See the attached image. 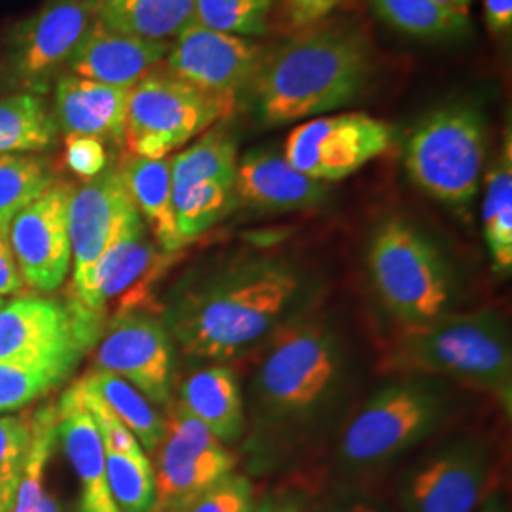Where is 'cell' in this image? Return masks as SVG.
Here are the masks:
<instances>
[{"instance_id":"obj_1","label":"cell","mask_w":512,"mask_h":512,"mask_svg":"<svg viewBox=\"0 0 512 512\" xmlns=\"http://www.w3.org/2000/svg\"><path fill=\"white\" fill-rule=\"evenodd\" d=\"M308 298L310 279L293 262L243 256L184 289L164 323L184 355L222 363L264 344Z\"/></svg>"},{"instance_id":"obj_2","label":"cell","mask_w":512,"mask_h":512,"mask_svg":"<svg viewBox=\"0 0 512 512\" xmlns=\"http://www.w3.org/2000/svg\"><path fill=\"white\" fill-rule=\"evenodd\" d=\"M370 67V44L361 31L315 27L266 50L249 90L258 118L285 126L346 107L363 92Z\"/></svg>"},{"instance_id":"obj_3","label":"cell","mask_w":512,"mask_h":512,"mask_svg":"<svg viewBox=\"0 0 512 512\" xmlns=\"http://www.w3.org/2000/svg\"><path fill=\"white\" fill-rule=\"evenodd\" d=\"M346 376V349L323 317L300 313L264 342L251 397L262 427L293 429L317 418Z\"/></svg>"},{"instance_id":"obj_4","label":"cell","mask_w":512,"mask_h":512,"mask_svg":"<svg viewBox=\"0 0 512 512\" xmlns=\"http://www.w3.org/2000/svg\"><path fill=\"white\" fill-rule=\"evenodd\" d=\"M382 370L450 378L488 393L511 414V334L492 311L444 313L427 325L403 329L385 351Z\"/></svg>"},{"instance_id":"obj_5","label":"cell","mask_w":512,"mask_h":512,"mask_svg":"<svg viewBox=\"0 0 512 512\" xmlns=\"http://www.w3.org/2000/svg\"><path fill=\"white\" fill-rule=\"evenodd\" d=\"M370 281L403 329L421 327L448 313L452 274L437 245L412 222L384 220L368 247Z\"/></svg>"},{"instance_id":"obj_6","label":"cell","mask_w":512,"mask_h":512,"mask_svg":"<svg viewBox=\"0 0 512 512\" xmlns=\"http://www.w3.org/2000/svg\"><path fill=\"white\" fill-rule=\"evenodd\" d=\"M403 156L410 179L427 196L452 209H467L486 164V118L467 103L431 110L408 133Z\"/></svg>"},{"instance_id":"obj_7","label":"cell","mask_w":512,"mask_h":512,"mask_svg":"<svg viewBox=\"0 0 512 512\" xmlns=\"http://www.w3.org/2000/svg\"><path fill=\"white\" fill-rule=\"evenodd\" d=\"M446 391L427 376H404L374 393L349 420L338 459L349 471H370L427 439L446 416Z\"/></svg>"},{"instance_id":"obj_8","label":"cell","mask_w":512,"mask_h":512,"mask_svg":"<svg viewBox=\"0 0 512 512\" xmlns=\"http://www.w3.org/2000/svg\"><path fill=\"white\" fill-rule=\"evenodd\" d=\"M234 109L236 105L167 73L160 63L129 90L124 145L131 156L167 158Z\"/></svg>"},{"instance_id":"obj_9","label":"cell","mask_w":512,"mask_h":512,"mask_svg":"<svg viewBox=\"0 0 512 512\" xmlns=\"http://www.w3.org/2000/svg\"><path fill=\"white\" fill-rule=\"evenodd\" d=\"M103 327L69 298L23 294L0 308V361L74 372Z\"/></svg>"},{"instance_id":"obj_10","label":"cell","mask_w":512,"mask_h":512,"mask_svg":"<svg viewBox=\"0 0 512 512\" xmlns=\"http://www.w3.org/2000/svg\"><path fill=\"white\" fill-rule=\"evenodd\" d=\"M95 21L92 0H46L14 25L4 42L0 74L14 93L46 97L67 73L80 40Z\"/></svg>"},{"instance_id":"obj_11","label":"cell","mask_w":512,"mask_h":512,"mask_svg":"<svg viewBox=\"0 0 512 512\" xmlns=\"http://www.w3.org/2000/svg\"><path fill=\"white\" fill-rule=\"evenodd\" d=\"M169 256L156 245L143 219L133 220L99 256L84 285L69 291L67 298L105 330L110 319L141 310Z\"/></svg>"},{"instance_id":"obj_12","label":"cell","mask_w":512,"mask_h":512,"mask_svg":"<svg viewBox=\"0 0 512 512\" xmlns=\"http://www.w3.org/2000/svg\"><path fill=\"white\" fill-rule=\"evenodd\" d=\"M156 454V499L150 512L190 511L236 465L226 444L179 404L165 420L164 440Z\"/></svg>"},{"instance_id":"obj_13","label":"cell","mask_w":512,"mask_h":512,"mask_svg":"<svg viewBox=\"0 0 512 512\" xmlns=\"http://www.w3.org/2000/svg\"><path fill=\"white\" fill-rule=\"evenodd\" d=\"M395 131L365 112L321 116L289 133L283 156L294 169L321 183L342 181L385 154Z\"/></svg>"},{"instance_id":"obj_14","label":"cell","mask_w":512,"mask_h":512,"mask_svg":"<svg viewBox=\"0 0 512 512\" xmlns=\"http://www.w3.org/2000/svg\"><path fill=\"white\" fill-rule=\"evenodd\" d=\"M492 458L484 442L463 437L420 459L404 476V512H476L490 492Z\"/></svg>"},{"instance_id":"obj_15","label":"cell","mask_w":512,"mask_h":512,"mask_svg":"<svg viewBox=\"0 0 512 512\" xmlns=\"http://www.w3.org/2000/svg\"><path fill=\"white\" fill-rule=\"evenodd\" d=\"M74 188V184L57 179L10 224L8 243L19 275L25 287L37 293L57 291L71 270L69 207Z\"/></svg>"},{"instance_id":"obj_16","label":"cell","mask_w":512,"mask_h":512,"mask_svg":"<svg viewBox=\"0 0 512 512\" xmlns=\"http://www.w3.org/2000/svg\"><path fill=\"white\" fill-rule=\"evenodd\" d=\"M264 52L253 38L220 33L190 21L171 40L162 67L194 88L238 105L239 93L249 90Z\"/></svg>"},{"instance_id":"obj_17","label":"cell","mask_w":512,"mask_h":512,"mask_svg":"<svg viewBox=\"0 0 512 512\" xmlns=\"http://www.w3.org/2000/svg\"><path fill=\"white\" fill-rule=\"evenodd\" d=\"M173 357V338L164 321L147 311H129L107 323L95 349V370L124 378L150 403L167 404Z\"/></svg>"},{"instance_id":"obj_18","label":"cell","mask_w":512,"mask_h":512,"mask_svg":"<svg viewBox=\"0 0 512 512\" xmlns=\"http://www.w3.org/2000/svg\"><path fill=\"white\" fill-rule=\"evenodd\" d=\"M141 219L129 198L118 165L74 188L69 207V236L73 249V281L69 291L84 285L93 264L128 224Z\"/></svg>"},{"instance_id":"obj_19","label":"cell","mask_w":512,"mask_h":512,"mask_svg":"<svg viewBox=\"0 0 512 512\" xmlns=\"http://www.w3.org/2000/svg\"><path fill=\"white\" fill-rule=\"evenodd\" d=\"M57 437L78 478L76 512H120L110 494L105 444L84 403L78 380L57 403Z\"/></svg>"},{"instance_id":"obj_20","label":"cell","mask_w":512,"mask_h":512,"mask_svg":"<svg viewBox=\"0 0 512 512\" xmlns=\"http://www.w3.org/2000/svg\"><path fill=\"white\" fill-rule=\"evenodd\" d=\"M169 48L171 42L120 33L93 21L74 50L67 73L131 90L164 61Z\"/></svg>"},{"instance_id":"obj_21","label":"cell","mask_w":512,"mask_h":512,"mask_svg":"<svg viewBox=\"0 0 512 512\" xmlns=\"http://www.w3.org/2000/svg\"><path fill=\"white\" fill-rule=\"evenodd\" d=\"M329 184L294 169L283 154L255 148L236 167V203L260 211H298L325 202Z\"/></svg>"},{"instance_id":"obj_22","label":"cell","mask_w":512,"mask_h":512,"mask_svg":"<svg viewBox=\"0 0 512 512\" xmlns=\"http://www.w3.org/2000/svg\"><path fill=\"white\" fill-rule=\"evenodd\" d=\"M129 90L61 74L52 88V114L65 135H88L103 143H124Z\"/></svg>"},{"instance_id":"obj_23","label":"cell","mask_w":512,"mask_h":512,"mask_svg":"<svg viewBox=\"0 0 512 512\" xmlns=\"http://www.w3.org/2000/svg\"><path fill=\"white\" fill-rule=\"evenodd\" d=\"M179 406L202 421L224 444L238 442L245 431V404L236 372L230 366L211 365L184 378Z\"/></svg>"},{"instance_id":"obj_24","label":"cell","mask_w":512,"mask_h":512,"mask_svg":"<svg viewBox=\"0 0 512 512\" xmlns=\"http://www.w3.org/2000/svg\"><path fill=\"white\" fill-rule=\"evenodd\" d=\"M118 169L128 188L129 198L147 224L156 245L167 255H175L186 247L179 236L173 211L171 160H152L128 154Z\"/></svg>"},{"instance_id":"obj_25","label":"cell","mask_w":512,"mask_h":512,"mask_svg":"<svg viewBox=\"0 0 512 512\" xmlns=\"http://www.w3.org/2000/svg\"><path fill=\"white\" fill-rule=\"evenodd\" d=\"M95 21L114 31L171 42L194 19V0H92Z\"/></svg>"},{"instance_id":"obj_26","label":"cell","mask_w":512,"mask_h":512,"mask_svg":"<svg viewBox=\"0 0 512 512\" xmlns=\"http://www.w3.org/2000/svg\"><path fill=\"white\" fill-rule=\"evenodd\" d=\"M59 135L46 97L10 93L0 99V156L50 152L57 147Z\"/></svg>"},{"instance_id":"obj_27","label":"cell","mask_w":512,"mask_h":512,"mask_svg":"<svg viewBox=\"0 0 512 512\" xmlns=\"http://www.w3.org/2000/svg\"><path fill=\"white\" fill-rule=\"evenodd\" d=\"M80 382L122 420L147 456L156 454L164 440L165 420L154 403L124 378L105 370L93 368Z\"/></svg>"},{"instance_id":"obj_28","label":"cell","mask_w":512,"mask_h":512,"mask_svg":"<svg viewBox=\"0 0 512 512\" xmlns=\"http://www.w3.org/2000/svg\"><path fill=\"white\" fill-rule=\"evenodd\" d=\"M482 226L494 268L499 274L512 270V143L511 131L486 179Z\"/></svg>"},{"instance_id":"obj_29","label":"cell","mask_w":512,"mask_h":512,"mask_svg":"<svg viewBox=\"0 0 512 512\" xmlns=\"http://www.w3.org/2000/svg\"><path fill=\"white\" fill-rule=\"evenodd\" d=\"M169 160L173 190L207 181L234 183L239 160L238 141L232 131L217 126L207 129L194 145Z\"/></svg>"},{"instance_id":"obj_30","label":"cell","mask_w":512,"mask_h":512,"mask_svg":"<svg viewBox=\"0 0 512 512\" xmlns=\"http://www.w3.org/2000/svg\"><path fill=\"white\" fill-rule=\"evenodd\" d=\"M57 442V404L44 403L33 412V435L18 494L8 512H61L44 486L46 469Z\"/></svg>"},{"instance_id":"obj_31","label":"cell","mask_w":512,"mask_h":512,"mask_svg":"<svg viewBox=\"0 0 512 512\" xmlns=\"http://www.w3.org/2000/svg\"><path fill=\"white\" fill-rule=\"evenodd\" d=\"M55 181L52 162L42 154L0 156V232L6 238L12 220Z\"/></svg>"},{"instance_id":"obj_32","label":"cell","mask_w":512,"mask_h":512,"mask_svg":"<svg viewBox=\"0 0 512 512\" xmlns=\"http://www.w3.org/2000/svg\"><path fill=\"white\" fill-rule=\"evenodd\" d=\"M234 205V183L207 181L173 190L175 222L184 245L215 226Z\"/></svg>"},{"instance_id":"obj_33","label":"cell","mask_w":512,"mask_h":512,"mask_svg":"<svg viewBox=\"0 0 512 512\" xmlns=\"http://www.w3.org/2000/svg\"><path fill=\"white\" fill-rule=\"evenodd\" d=\"M372 6L385 23L412 37H456L469 27L467 16L433 0H372Z\"/></svg>"},{"instance_id":"obj_34","label":"cell","mask_w":512,"mask_h":512,"mask_svg":"<svg viewBox=\"0 0 512 512\" xmlns=\"http://www.w3.org/2000/svg\"><path fill=\"white\" fill-rule=\"evenodd\" d=\"M110 494L120 512H150L154 507V469L147 454L129 456L105 450Z\"/></svg>"},{"instance_id":"obj_35","label":"cell","mask_w":512,"mask_h":512,"mask_svg":"<svg viewBox=\"0 0 512 512\" xmlns=\"http://www.w3.org/2000/svg\"><path fill=\"white\" fill-rule=\"evenodd\" d=\"M272 6L274 0H194L192 21L236 37H260L268 31Z\"/></svg>"},{"instance_id":"obj_36","label":"cell","mask_w":512,"mask_h":512,"mask_svg":"<svg viewBox=\"0 0 512 512\" xmlns=\"http://www.w3.org/2000/svg\"><path fill=\"white\" fill-rule=\"evenodd\" d=\"M71 374L57 366L0 361V412L25 410V406L50 395Z\"/></svg>"},{"instance_id":"obj_37","label":"cell","mask_w":512,"mask_h":512,"mask_svg":"<svg viewBox=\"0 0 512 512\" xmlns=\"http://www.w3.org/2000/svg\"><path fill=\"white\" fill-rule=\"evenodd\" d=\"M33 435V412L0 416V512L10 511L25 471Z\"/></svg>"},{"instance_id":"obj_38","label":"cell","mask_w":512,"mask_h":512,"mask_svg":"<svg viewBox=\"0 0 512 512\" xmlns=\"http://www.w3.org/2000/svg\"><path fill=\"white\" fill-rule=\"evenodd\" d=\"M255 505L251 480L232 471L213 484L188 512H253Z\"/></svg>"},{"instance_id":"obj_39","label":"cell","mask_w":512,"mask_h":512,"mask_svg":"<svg viewBox=\"0 0 512 512\" xmlns=\"http://www.w3.org/2000/svg\"><path fill=\"white\" fill-rule=\"evenodd\" d=\"M78 384H80V389H82L84 403L88 406L93 421L97 425V431H99V435L103 439L105 450L129 454V456H143L145 450L141 448V444L137 442V439L131 435V431L122 423V420L95 393H92L90 389H86L80 380H78Z\"/></svg>"},{"instance_id":"obj_40","label":"cell","mask_w":512,"mask_h":512,"mask_svg":"<svg viewBox=\"0 0 512 512\" xmlns=\"http://www.w3.org/2000/svg\"><path fill=\"white\" fill-rule=\"evenodd\" d=\"M65 164L76 177L92 181L109 165L105 143L88 135H65Z\"/></svg>"},{"instance_id":"obj_41","label":"cell","mask_w":512,"mask_h":512,"mask_svg":"<svg viewBox=\"0 0 512 512\" xmlns=\"http://www.w3.org/2000/svg\"><path fill=\"white\" fill-rule=\"evenodd\" d=\"M344 0H283V10L293 27H313Z\"/></svg>"},{"instance_id":"obj_42","label":"cell","mask_w":512,"mask_h":512,"mask_svg":"<svg viewBox=\"0 0 512 512\" xmlns=\"http://www.w3.org/2000/svg\"><path fill=\"white\" fill-rule=\"evenodd\" d=\"M23 289H25V283L19 275L8 238L0 232V296L21 294Z\"/></svg>"},{"instance_id":"obj_43","label":"cell","mask_w":512,"mask_h":512,"mask_svg":"<svg viewBox=\"0 0 512 512\" xmlns=\"http://www.w3.org/2000/svg\"><path fill=\"white\" fill-rule=\"evenodd\" d=\"M484 16L492 33H509L512 27V0H484Z\"/></svg>"},{"instance_id":"obj_44","label":"cell","mask_w":512,"mask_h":512,"mask_svg":"<svg viewBox=\"0 0 512 512\" xmlns=\"http://www.w3.org/2000/svg\"><path fill=\"white\" fill-rule=\"evenodd\" d=\"M253 512H304L298 499L289 494H270L260 499Z\"/></svg>"},{"instance_id":"obj_45","label":"cell","mask_w":512,"mask_h":512,"mask_svg":"<svg viewBox=\"0 0 512 512\" xmlns=\"http://www.w3.org/2000/svg\"><path fill=\"white\" fill-rule=\"evenodd\" d=\"M321 512H387L382 505H376L368 499H359V497H349L336 503H330Z\"/></svg>"},{"instance_id":"obj_46","label":"cell","mask_w":512,"mask_h":512,"mask_svg":"<svg viewBox=\"0 0 512 512\" xmlns=\"http://www.w3.org/2000/svg\"><path fill=\"white\" fill-rule=\"evenodd\" d=\"M476 512H511L507 497L501 492H488Z\"/></svg>"},{"instance_id":"obj_47","label":"cell","mask_w":512,"mask_h":512,"mask_svg":"<svg viewBox=\"0 0 512 512\" xmlns=\"http://www.w3.org/2000/svg\"><path fill=\"white\" fill-rule=\"evenodd\" d=\"M433 2H437V4L448 8V10H454L458 14H463V16L469 14V6H471V0H433Z\"/></svg>"},{"instance_id":"obj_48","label":"cell","mask_w":512,"mask_h":512,"mask_svg":"<svg viewBox=\"0 0 512 512\" xmlns=\"http://www.w3.org/2000/svg\"><path fill=\"white\" fill-rule=\"evenodd\" d=\"M4 302H6V300L0 296V308H2V304H4Z\"/></svg>"}]
</instances>
